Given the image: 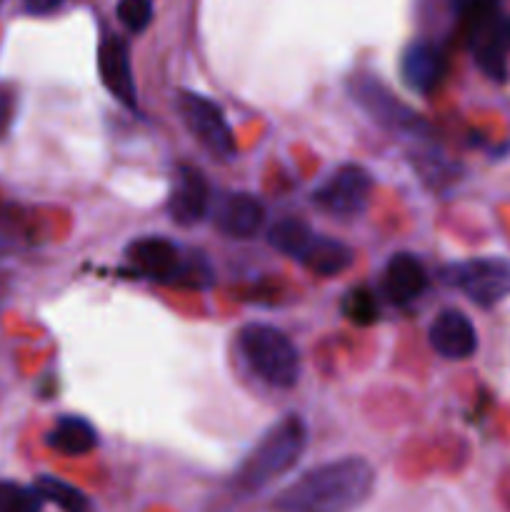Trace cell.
Here are the masks:
<instances>
[{
	"label": "cell",
	"instance_id": "3",
	"mask_svg": "<svg viewBox=\"0 0 510 512\" xmlns=\"http://www.w3.org/2000/svg\"><path fill=\"white\" fill-rule=\"evenodd\" d=\"M130 268L155 283L178 285V288L203 290L213 285V270L198 253H183L168 238H138L125 250Z\"/></svg>",
	"mask_w": 510,
	"mask_h": 512
},
{
	"label": "cell",
	"instance_id": "24",
	"mask_svg": "<svg viewBox=\"0 0 510 512\" xmlns=\"http://www.w3.org/2000/svg\"><path fill=\"white\" fill-rule=\"evenodd\" d=\"M10 120H13V95L0 88V135L10 128Z\"/></svg>",
	"mask_w": 510,
	"mask_h": 512
},
{
	"label": "cell",
	"instance_id": "23",
	"mask_svg": "<svg viewBox=\"0 0 510 512\" xmlns=\"http://www.w3.org/2000/svg\"><path fill=\"white\" fill-rule=\"evenodd\" d=\"M118 20L130 33H143L153 20V3L150 0H118Z\"/></svg>",
	"mask_w": 510,
	"mask_h": 512
},
{
	"label": "cell",
	"instance_id": "12",
	"mask_svg": "<svg viewBox=\"0 0 510 512\" xmlns=\"http://www.w3.org/2000/svg\"><path fill=\"white\" fill-rule=\"evenodd\" d=\"M430 348L445 360H468L478 350V333L460 310H443L428 328Z\"/></svg>",
	"mask_w": 510,
	"mask_h": 512
},
{
	"label": "cell",
	"instance_id": "13",
	"mask_svg": "<svg viewBox=\"0 0 510 512\" xmlns=\"http://www.w3.org/2000/svg\"><path fill=\"white\" fill-rule=\"evenodd\" d=\"M445 70H448L445 53L430 40H413L400 58V75L405 85L420 95L433 93L443 83Z\"/></svg>",
	"mask_w": 510,
	"mask_h": 512
},
{
	"label": "cell",
	"instance_id": "16",
	"mask_svg": "<svg viewBox=\"0 0 510 512\" xmlns=\"http://www.w3.org/2000/svg\"><path fill=\"white\" fill-rule=\"evenodd\" d=\"M298 260L310 273L320 275V278H333V275H340L353 265V250L340 240L315 235L313 243L305 248V253Z\"/></svg>",
	"mask_w": 510,
	"mask_h": 512
},
{
	"label": "cell",
	"instance_id": "2",
	"mask_svg": "<svg viewBox=\"0 0 510 512\" xmlns=\"http://www.w3.org/2000/svg\"><path fill=\"white\" fill-rule=\"evenodd\" d=\"M305 448H308V428L298 415H288L275 423L250 450L243 465L235 470L233 488L240 495L260 493L285 473H290L303 458Z\"/></svg>",
	"mask_w": 510,
	"mask_h": 512
},
{
	"label": "cell",
	"instance_id": "11",
	"mask_svg": "<svg viewBox=\"0 0 510 512\" xmlns=\"http://www.w3.org/2000/svg\"><path fill=\"white\" fill-rule=\"evenodd\" d=\"M98 70L100 80L118 103L133 110L138 105V90H135L133 68H130L128 43L118 35H108L100 40L98 48Z\"/></svg>",
	"mask_w": 510,
	"mask_h": 512
},
{
	"label": "cell",
	"instance_id": "20",
	"mask_svg": "<svg viewBox=\"0 0 510 512\" xmlns=\"http://www.w3.org/2000/svg\"><path fill=\"white\" fill-rule=\"evenodd\" d=\"M340 313L348 323L358 325V328H368V325L378 323L380 318L378 298L365 285H355V288L345 290L343 300H340Z\"/></svg>",
	"mask_w": 510,
	"mask_h": 512
},
{
	"label": "cell",
	"instance_id": "26",
	"mask_svg": "<svg viewBox=\"0 0 510 512\" xmlns=\"http://www.w3.org/2000/svg\"><path fill=\"white\" fill-rule=\"evenodd\" d=\"M0 3H3V0H0Z\"/></svg>",
	"mask_w": 510,
	"mask_h": 512
},
{
	"label": "cell",
	"instance_id": "14",
	"mask_svg": "<svg viewBox=\"0 0 510 512\" xmlns=\"http://www.w3.org/2000/svg\"><path fill=\"white\" fill-rule=\"evenodd\" d=\"M428 288V273L413 253H395L383 273V290L395 305H408Z\"/></svg>",
	"mask_w": 510,
	"mask_h": 512
},
{
	"label": "cell",
	"instance_id": "9",
	"mask_svg": "<svg viewBox=\"0 0 510 512\" xmlns=\"http://www.w3.org/2000/svg\"><path fill=\"white\" fill-rule=\"evenodd\" d=\"M210 188L205 175L193 165H178L170 183L168 195V213L183 228L200 223L208 213Z\"/></svg>",
	"mask_w": 510,
	"mask_h": 512
},
{
	"label": "cell",
	"instance_id": "18",
	"mask_svg": "<svg viewBox=\"0 0 510 512\" xmlns=\"http://www.w3.org/2000/svg\"><path fill=\"white\" fill-rule=\"evenodd\" d=\"M313 238H315L313 228H310L305 220L290 218V215L275 220L268 230V243L273 245L278 253L290 255V258L295 260L305 253V248L313 243Z\"/></svg>",
	"mask_w": 510,
	"mask_h": 512
},
{
	"label": "cell",
	"instance_id": "21",
	"mask_svg": "<svg viewBox=\"0 0 510 512\" xmlns=\"http://www.w3.org/2000/svg\"><path fill=\"white\" fill-rule=\"evenodd\" d=\"M0 512H40V495L35 493V488L0 483Z\"/></svg>",
	"mask_w": 510,
	"mask_h": 512
},
{
	"label": "cell",
	"instance_id": "4",
	"mask_svg": "<svg viewBox=\"0 0 510 512\" xmlns=\"http://www.w3.org/2000/svg\"><path fill=\"white\" fill-rule=\"evenodd\" d=\"M238 348L248 368L270 388L288 390L300 378V358L283 330L273 325L250 323L240 328Z\"/></svg>",
	"mask_w": 510,
	"mask_h": 512
},
{
	"label": "cell",
	"instance_id": "8",
	"mask_svg": "<svg viewBox=\"0 0 510 512\" xmlns=\"http://www.w3.org/2000/svg\"><path fill=\"white\" fill-rule=\"evenodd\" d=\"M373 193V175L363 165H340L323 185L313 193V203L320 210L338 218H353L363 213Z\"/></svg>",
	"mask_w": 510,
	"mask_h": 512
},
{
	"label": "cell",
	"instance_id": "22",
	"mask_svg": "<svg viewBox=\"0 0 510 512\" xmlns=\"http://www.w3.org/2000/svg\"><path fill=\"white\" fill-rule=\"evenodd\" d=\"M453 5L465 30L500 15V0H453Z\"/></svg>",
	"mask_w": 510,
	"mask_h": 512
},
{
	"label": "cell",
	"instance_id": "17",
	"mask_svg": "<svg viewBox=\"0 0 510 512\" xmlns=\"http://www.w3.org/2000/svg\"><path fill=\"white\" fill-rule=\"evenodd\" d=\"M48 445L58 450L60 455L78 458V455L93 453L95 445H98V433H95V428L85 418L63 415L48 433Z\"/></svg>",
	"mask_w": 510,
	"mask_h": 512
},
{
	"label": "cell",
	"instance_id": "15",
	"mask_svg": "<svg viewBox=\"0 0 510 512\" xmlns=\"http://www.w3.org/2000/svg\"><path fill=\"white\" fill-rule=\"evenodd\" d=\"M215 223L225 235L238 240H248L263 228L265 208L255 195L250 193H233L220 203Z\"/></svg>",
	"mask_w": 510,
	"mask_h": 512
},
{
	"label": "cell",
	"instance_id": "6",
	"mask_svg": "<svg viewBox=\"0 0 510 512\" xmlns=\"http://www.w3.org/2000/svg\"><path fill=\"white\" fill-rule=\"evenodd\" d=\"M443 280L480 308H493L510 295V260L473 258L448 265L443 270Z\"/></svg>",
	"mask_w": 510,
	"mask_h": 512
},
{
	"label": "cell",
	"instance_id": "5",
	"mask_svg": "<svg viewBox=\"0 0 510 512\" xmlns=\"http://www.w3.org/2000/svg\"><path fill=\"white\" fill-rule=\"evenodd\" d=\"M348 88L355 103H358L375 123H380L385 130H390V133L408 135V138L415 140L423 138V133L428 130L425 120L420 118L415 110H410L408 105L400 103V100L395 98L380 80H375L373 75H353Z\"/></svg>",
	"mask_w": 510,
	"mask_h": 512
},
{
	"label": "cell",
	"instance_id": "1",
	"mask_svg": "<svg viewBox=\"0 0 510 512\" xmlns=\"http://www.w3.org/2000/svg\"><path fill=\"white\" fill-rule=\"evenodd\" d=\"M375 470L363 458H340L318 465L280 490L275 512H353L370 498Z\"/></svg>",
	"mask_w": 510,
	"mask_h": 512
},
{
	"label": "cell",
	"instance_id": "25",
	"mask_svg": "<svg viewBox=\"0 0 510 512\" xmlns=\"http://www.w3.org/2000/svg\"><path fill=\"white\" fill-rule=\"evenodd\" d=\"M63 0H25V8L35 15H45V13H53Z\"/></svg>",
	"mask_w": 510,
	"mask_h": 512
},
{
	"label": "cell",
	"instance_id": "10",
	"mask_svg": "<svg viewBox=\"0 0 510 512\" xmlns=\"http://www.w3.org/2000/svg\"><path fill=\"white\" fill-rule=\"evenodd\" d=\"M505 15L473 25L465 30L475 65L495 83L508 80V38H505Z\"/></svg>",
	"mask_w": 510,
	"mask_h": 512
},
{
	"label": "cell",
	"instance_id": "19",
	"mask_svg": "<svg viewBox=\"0 0 510 512\" xmlns=\"http://www.w3.org/2000/svg\"><path fill=\"white\" fill-rule=\"evenodd\" d=\"M35 493L40 495V500L58 505L63 512H93V505H90L88 495L83 490L60 478H53V475H40L35 480Z\"/></svg>",
	"mask_w": 510,
	"mask_h": 512
},
{
	"label": "cell",
	"instance_id": "7",
	"mask_svg": "<svg viewBox=\"0 0 510 512\" xmlns=\"http://www.w3.org/2000/svg\"><path fill=\"white\" fill-rule=\"evenodd\" d=\"M178 113L183 123L188 125L190 133L200 140L208 153L215 158L228 160L235 155V138L230 130L228 120H225L223 110L218 103L208 100L205 95L190 93V90H180L178 93Z\"/></svg>",
	"mask_w": 510,
	"mask_h": 512
}]
</instances>
